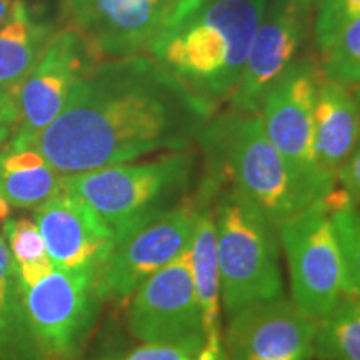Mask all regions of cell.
<instances>
[{
  "mask_svg": "<svg viewBox=\"0 0 360 360\" xmlns=\"http://www.w3.org/2000/svg\"><path fill=\"white\" fill-rule=\"evenodd\" d=\"M328 209L344 259L345 295H360V205L347 202Z\"/></svg>",
  "mask_w": 360,
  "mask_h": 360,
  "instance_id": "cell-24",
  "label": "cell"
},
{
  "mask_svg": "<svg viewBox=\"0 0 360 360\" xmlns=\"http://www.w3.org/2000/svg\"><path fill=\"white\" fill-rule=\"evenodd\" d=\"M192 170L191 152H167L154 160L62 175V191L92 207L117 238L186 199Z\"/></svg>",
  "mask_w": 360,
  "mask_h": 360,
  "instance_id": "cell-5",
  "label": "cell"
},
{
  "mask_svg": "<svg viewBox=\"0 0 360 360\" xmlns=\"http://www.w3.org/2000/svg\"><path fill=\"white\" fill-rule=\"evenodd\" d=\"M177 0H65L70 27L98 60L141 56L155 42Z\"/></svg>",
  "mask_w": 360,
  "mask_h": 360,
  "instance_id": "cell-12",
  "label": "cell"
},
{
  "mask_svg": "<svg viewBox=\"0 0 360 360\" xmlns=\"http://www.w3.org/2000/svg\"><path fill=\"white\" fill-rule=\"evenodd\" d=\"M197 142L205 157V177L199 192L217 197L225 186L237 188L278 227L305 209L292 175L265 134L260 112L229 109L215 114Z\"/></svg>",
  "mask_w": 360,
  "mask_h": 360,
  "instance_id": "cell-3",
  "label": "cell"
},
{
  "mask_svg": "<svg viewBox=\"0 0 360 360\" xmlns=\"http://www.w3.org/2000/svg\"><path fill=\"white\" fill-rule=\"evenodd\" d=\"M62 175L35 146L8 141L0 150V197L17 209H37L62 193Z\"/></svg>",
  "mask_w": 360,
  "mask_h": 360,
  "instance_id": "cell-19",
  "label": "cell"
},
{
  "mask_svg": "<svg viewBox=\"0 0 360 360\" xmlns=\"http://www.w3.org/2000/svg\"><path fill=\"white\" fill-rule=\"evenodd\" d=\"M0 360H45L27 314L15 265L0 236Z\"/></svg>",
  "mask_w": 360,
  "mask_h": 360,
  "instance_id": "cell-20",
  "label": "cell"
},
{
  "mask_svg": "<svg viewBox=\"0 0 360 360\" xmlns=\"http://www.w3.org/2000/svg\"><path fill=\"white\" fill-rule=\"evenodd\" d=\"M107 360H110V359H107Z\"/></svg>",
  "mask_w": 360,
  "mask_h": 360,
  "instance_id": "cell-35",
  "label": "cell"
},
{
  "mask_svg": "<svg viewBox=\"0 0 360 360\" xmlns=\"http://www.w3.org/2000/svg\"><path fill=\"white\" fill-rule=\"evenodd\" d=\"M350 297V295H349ZM352 299H354V302H355V305H357V307H359V310H360V295H354L352 297Z\"/></svg>",
  "mask_w": 360,
  "mask_h": 360,
  "instance_id": "cell-34",
  "label": "cell"
},
{
  "mask_svg": "<svg viewBox=\"0 0 360 360\" xmlns=\"http://www.w3.org/2000/svg\"><path fill=\"white\" fill-rule=\"evenodd\" d=\"M32 219L53 269H98L114 247L110 225L92 207L65 192L34 209Z\"/></svg>",
  "mask_w": 360,
  "mask_h": 360,
  "instance_id": "cell-15",
  "label": "cell"
},
{
  "mask_svg": "<svg viewBox=\"0 0 360 360\" xmlns=\"http://www.w3.org/2000/svg\"><path fill=\"white\" fill-rule=\"evenodd\" d=\"M56 34L53 22L17 0L0 25V98L19 102L22 84Z\"/></svg>",
  "mask_w": 360,
  "mask_h": 360,
  "instance_id": "cell-17",
  "label": "cell"
},
{
  "mask_svg": "<svg viewBox=\"0 0 360 360\" xmlns=\"http://www.w3.org/2000/svg\"><path fill=\"white\" fill-rule=\"evenodd\" d=\"M322 75L332 82L355 87L360 84V15L349 20L319 51Z\"/></svg>",
  "mask_w": 360,
  "mask_h": 360,
  "instance_id": "cell-23",
  "label": "cell"
},
{
  "mask_svg": "<svg viewBox=\"0 0 360 360\" xmlns=\"http://www.w3.org/2000/svg\"><path fill=\"white\" fill-rule=\"evenodd\" d=\"M11 210H12V207L8 205L7 202L2 199V197H0V224H4L7 219H11L8 217V215H11Z\"/></svg>",
  "mask_w": 360,
  "mask_h": 360,
  "instance_id": "cell-32",
  "label": "cell"
},
{
  "mask_svg": "<svg viewBox=\"0 0 360 360\" xmlns=\"http://www.w3.org/2000/svg\"><path fill=\"white\" fill-rule=\"evenodd\" d=\"M289 269L290 299L321 321L345 295V267L330 209L315 202L277 227Z\"/></svg>",
  "mask_w": 360,
  "mask_h": 360,
  "instance_id": "cell-7",
  "label": "cell"
},
{
  "mask_svg": "<svg viewBox=\"0 0 360 360\" xmlns=\"http://www.w3.org/2000/svg\"><path fill=\"white\" fill-rule=\"evenodd\" d=\"M124 360H193L186 350L165 344H143Z\"/></svg>",
  "mask_w": 360,
  "mask_h": 360,
  "instance_id": "cell-27",
  "label": "cell"
},
{
  "mask_svg": "<svg viewBox=\"0 0 360 360\" xmlns=\"http://www.w3.org/2000/svg\"><path fill=\"white\" fill-rule=\"evenodd\" d=\"M199 212V200L186 197L117 237L97 272L102 300H129L148 277L191 249Z\"/></svg>",
  "mask_w": 360,
  "mask_h": 360,
  "instance_id": "cell-8",
  "label": "cell"
},
{
  "mask_svg": "<svg viewBox=\"0 0 360 360\" xmlns=\"http://www.w3.org/2000/svg\"><path fill=\"white\" fill-rule=\"evenodd\" d=\"M210 2H214V0H177L172 15H170L165 29H167V27L177 25L179 22L186 20L187 17H191L192 13H195L199 8L205 7L207 4H210Z\"/></svg>",
  "mask_w": 360,
  "mask_h": 360,
  "instance_id": "cell-29",
  "label": "cell"
},
{
  "mask_svg": "<svg viewBox=\"0 0 360 360\" xmlns=\"http://www.w3.org/2000/svg\"><path fill=\"white\" fill-rule=\"evenodd\" d=\"M265 7L267 0H214L162 30L147 56L217 109L240 82Z\"/></svg>",
  "mask_w": 360,
  "mask_h": 360,
  "instance_id": "cell-2",
  "label": "cell"
},
{
  "mask_svg": "<svg viewBox=\"0 0 360 360\" xmlns=\"http://www.w3.org/2000/svg\"><path fill=\"white\" fill-rule=\"evenodd\" d=\"M217 109L147 53L107 58L72 89L35 147L60 175L187 150Z\"/></svg>",
  "mask_w": 360,
  "mask_h": 360,
  "instance_id": "cell-1",
  "label": "cell"
},
{
  "mask_svg": "<svg viewBox=\"0 0 360 360\" xmlns=\"http://www.w3.org/2000/svg\"><path fill=\"white\" fill-rule=\"evenodd\" d=\"M98 269H53L24 294L34 337L45 360H75L102 304Z\"/></svg>",
  "mask_w": 360,
  "mask_h": 360,
  "instance_id": "cell-9",
  "label": "cell"
},
{
  "mask_svg": "<svg viewBox=\"0 0 360 360\" xmlns=\"http://www.w3.org/2000/svg\"><path fill=\"white\" fill-rule=\"evenodd\" d=\"M310 15L289 0H270L252 40L244 72L231 97V109L254 114L260 112L270 85L297 58L307 35Z\"/></svg>",
  "mask_w": 360,
  "mask_h": 360,
  "instance_id": "cell-14",
  "label": "cell"
},
{
  "mask_svg": "<svg viewBox=\"0 0 360 360\" xmlns=\"http://www.w3.org/2000/svg\"><path fill=\"white\" fill-rule=\"evenodd\" d=\"M220 300L225 317L283 297L277 227L254 202L225 186L214 200Z\"/></svg>",
  "mask_w": 360,
  "mask_h": 360,
  "instance_id": "cell-4",
  "label": "cell"
},
{
  "mask_svg": "<svg viewBox=\"0 0 360 360\" xmlns=\"http://www.w3.org/2000/svg\"><path fill=\"white\" fill-rule=\"evenodd\" d=\"M200 212L193 232L191 252L192 276L199 300L205 344L197 360H220L222 357V328H220V278L215 245L214 202H199Z\"/></svg>",
  "mask_w": 360,
  "mask_h": 360,
  "instance_id": "cell-18",
  "label": "cell"
},
{
  "mask_svg": "<svg viewBox=\"0 0 360 360\" xmlns=\"http://www.w3.org/2000/svg\"><path fill=\"white\" fill-rule=\"evenodd\" d=\"M130 334L142 344L179 347L197 360L205 335L192 276L191 252L150 276L130 297Z\"/></svg>",
  "mask_w": 360,
  "mask_h": 360,
  "instance_id": "cell-10",
  "label": "cell"
},
{
  "mask_svg": "<svg viewBox=\"0 0 360 360\" xmlns=\"http://www.w3.org/2000/svg\"><path fill=\"white\" fill-rule=\"evenodd\" d=\"M360 15V0H322L315 8L314 40L321 51L349 20Z\"/></svg>",
  "mask_w": 360,
  "mask_h": 360,
  "instance_id": "cell-25",
  "label": "cell"
},
{
  "mask_svg": "<svg viewBox=\"0 0 360 360\" xmlns=\"http://www.w3.org/2000/svg\"><path fill=\"white\" fill-rule=\"evenodd\" d=\"M315 157L332 187L360 139V109L352 89L322 77L315 98Z\"/></svg>",
  "mask_w": 360,
  "mask_h": 360,
  "instance_id": "cell-16",
  "label": "cell"
},
{
  "mask_svg": "<svg viewBox=\"0 0 360 360\" xmlns=\"http://www.w3.org/2000/svg\"><path fill=\"white\" fill-rule=\"evenodd\" d=\"M337 187L344 191L355 207L360 205V139L337 177Z\"/></svg>",
  "mask_w": 360,
  "mask_h": 360,
  "instance_id": "cell-26",
  "label": "cell"
},
{
  "mask_svg": "<svg viewBox=\"0 0 360 360\" xmlns=\"http://www.w3.org/2000/svg\"><path fill=\"white\" fill-rule=\"evenodd\" d=\"M20 122L19 102L0 98V150L11 141Z\"/></svg>",
  "mask_w": 360,
  "mask_h": 360,
  "instance_id": "cell-28",
  "label": "cell"
},
{
  "mask_svg": "<svg viewBox=\"0 0 360 360\" xmlns=\"http://www.w3.org/2000/svg\"><path fill=\"white\" fill-rule=\"evenodd\" d=\"M15 2L17 0H0V25L6 22L8 13L12 11V7L15 6Z\"/></svg>",
  "mask_w": 360,
  "mask_h": 360,
  "instance_id": "cell-31",
  "label": "cell"
},
{
  "mask_svg": "<svg viewBox=\"0 0 360 360\" xmlns=\"http://www.w3.org/2000/svg\"><path fill=\"white\" fill-rule=\"evenodd\" d=\"M220 360H312L317 321L289 297L265 300L227 319Z\"/></svg>",
  "mask_w": 360,
  "mask_h": 360,
  "instance_id": "cell-13",
  "label": "cell"
},
{
  "mask_svg": "<svg viewBox=\"0 0 360 360\" xmlns=\"http://www.w3.org/2000/svg\"><path fill=\"white\" fill-rule=\"evenodd\" d=\"M314 357L319 360H360V310L342 295L335 307L317 321Z\"/></svg>",
  "mask_w": 360,
  "mask_h": 360,
  "instance_id": "cell-21",
  "label": "cell"
},
{
  "mask_svg": "<svg viewBox=\"0 0 360 360\" xmlns=\"http://www.w3.org/2000/svg\"><path fill=\"white\" fill-rule=\"evenodd\" d=\"M289 2L294 4L299 8H302V11L312 13L315 12V8L319 7V4L322 2V0H289Z\"/></svg>",
  "mask_w": 360,
  "mask_h": 360,
  "instance_id": "cell-30",
  "label": "cell"
},
{
  "mask_svg": "<svg viewBox=\"0 0 360 360\" xmlns=\"http://www.w3.org/2000/svg\"><path fill=\"white\" fill-rule=\"evenodd\" d=\"M319 60L295 58L265 92L260 115L269 141L285 162L305 207L334 191L315 157V98L322 80Z\"/></svg>",
  "mask_w": 360,
  "mask_h": 360,
  "instance_id": "cell-6",
  "label": "cell"
},
{
  "mask_svg": "<svg viewBox=\"0 0 360 360\" xmlns=\"http://www.w3.org/2000/svg\"><path fill=\"white\" fill-rule=\"evenodd\" d=\"M350 89H352L355 102H357V105H359V109H360V84L355 85V87H350Z\"/></svg>",
  "mask_w": 360,
  "mask_h": 360,
  "instance_id": "cell-33",
  "label": "cell"
},
{
  "mask_svg": "<svg viewBox=\"0 0 360 360\" xmlns=\"http://www.w3.org/2000/svg\"><path fill=\"white\" fill-rule=\"evenodd\" d=\"M4 238L11 252L22 292L34 287L53 270L44 238L34 219H7L2 224Z\"/></svg>",
  "mask_w": 360,
  "mask_h": 360,
  "instance_id": "cell-22",
  "label": "cell"
},
{
  "mask_svg": "<svg viewBox=\"0 0 360 360\" xmlns=\"http://www.w3.org/2000/svg\"><path fill=\"white\" fill-rule=\"evenodd\" d=\"M98 58L74 27L57 30L22 84L19 92L20 122L11 141L35 146L39 135L65 107L72 89Z\"/></svg>",
  "mask_w": 360,
  "mask_h": 360,
  "instance_id": "cell-11",
  "label": "cell"
}]
</instances>
